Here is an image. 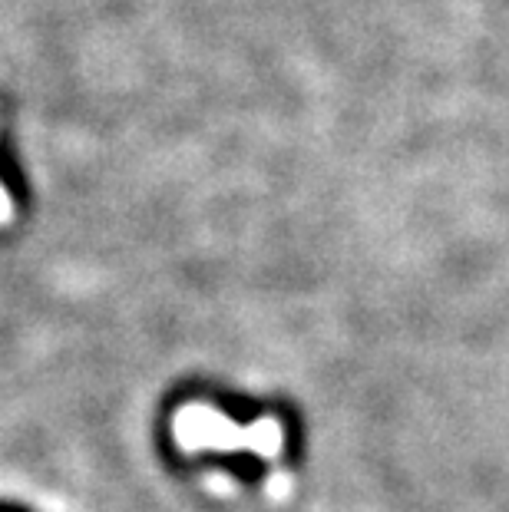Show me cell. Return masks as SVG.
<instances>
[{
	"mask_svg": "<svg viewBox=\"0 0 509 512\" xmlns=\"http://www.w3.org/2000/svg\"><path fill=\"white\" fill-rule=\"evenodd\" d=\"M0 512H27V509H20V506H10V503H0Z\"/></svg>",
	"mask_w": 509,
	"mask_h": 512,
	"instance_id": "6da1fadb",
	"label": "cell"
}]
</instances>
